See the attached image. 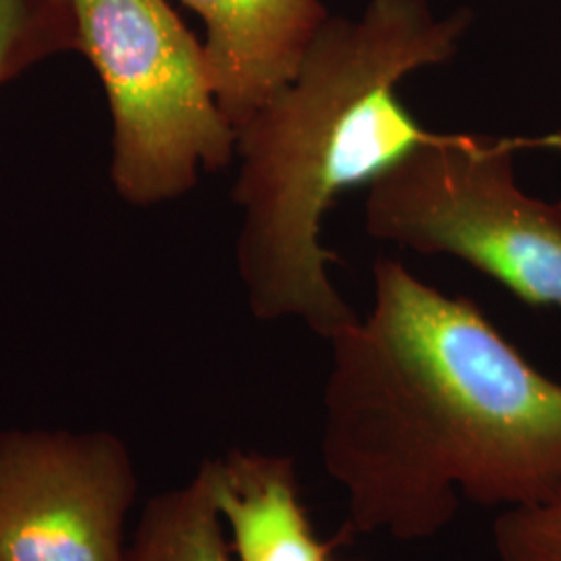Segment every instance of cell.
I'll return each instance as SVG.
<instances>
[{"instance_id": "obj_6", "label": "cell", "mask_w": 561, "mask_h": 561, "mask_svg": "<svg viewBox=\"0 0 561 561\" xmlns=\"http://www.w3.org/2000/svg\"><path fill=\"white\" fill-rule=\"evenodd\" d=\"M206 27L215 96L231 127L252 119L300 67L331 18L322 0H180Z\"/></svg>"}, {"instance_id": "obj_8", "label": "cell", "mask_w": 561, "mask_h": 561, "mask_svg": "<svg viewBox=\"0 0 561 561\" xmlns=\"http://www.w3.org/2000/svg\"><path fill=\"white\" fill-rule=\"evenodd\" d=\"M125 561H233L202 463L187 484L146 503Z\"/></svg>"}, {"instance_id": "obj_11", "label": "cell", "mask_w": 561, "mask_h": 561, "mask_svg": "<svg viewBox=\"0 0 561 561\" xmlns=\"http://www.w3.org/2000/svg\"><path fill=\"white\" fill-rule=\"evenodd\" d=\"M556 144H560L561 146V131L558 134V138H556Z\"/></svg>"}, {"instance_id": "obj_3", "label": "cell", "mask_w": 561, "mask_h": 561, "mask_svg": "<svg viewBox=\"0 0 561 561\" xmlns=\"http://www.w3.org/2000/svg\"><path fill=\"white\" fill-rule=\"evenodd\" d=\"M76 53L94 67L111 113V183L157 206L236 159L238 134L215 96L204 42L167 0H62Z\"/></svg>"}, {"instance_id": "obj_5", "label": "cell", "mask_w": 561, "mask_h": 561, "mask_svg": "<svg viewBox=\"0 0 561 561\" xmlns=\"http://www.w3.org/2000/svg\"><path fill=\"white\" fill-rule=\"evenodd\" d=\"M138 495L129 449L108 431H0V561H125Z\"/></svg>"}, {"instance_id": "obj_10", "label": "cell", "mask_w": 561, "mask_h": 561, "mask_svg": "<svg viewBox=\"0 0 561 561\" xmlns=\"http://www.w3.org/2000/svg\"><path fill=\"white\" fill-rule=\"evenodd\" d=\"M491 535L497 561H561V481L539 502L497 512Z\"/></svg>"}, {"instance_id": "obj_13", "label": "cell", "mask_w": 561, "mask_h": 561, "mask_svg": "<svg viewBox=\"0 0 561 561\" xmlns=\"http://www.w3.org/2000/svg\"><path fill=\"white\" fill-rule=\"evenodd\" d=\"M331 561H333V560H331Z\"/></svg>"}, {"instance_id": "obj_9", "label": "cell", "mask_w": 561, "mask_h": 561, "mask_svg": "<svg viewBox=\"0 0 561 561\" xmlns=\"http://www.w3.org/2000/svg\"><path fill=\"white\" fill-rule=\"evenodd\" d=\"M67 53H76V25L62 0H0V90Z\"/></svg>"}, {"instance_id": "obj_1", "label": "cell", "mask_w": 561, "mask_h": 561, "mask_svg": "<svg viewBox=\"0 0 561 561\" xmlns=\"http://www.w3.org/2000/svg\"><path fill=\"white\" fill-rule=\"evenodd\" d=\"M375 301L331 343L321 456L347 537L426 541L461 503L510 510L561 481V382L481 308L375 262Z\"/></svg>"}, {"instance_id": "obj_2", "label": "cell", "mask_w": 561, "mask_h": 561, "mask_svg": "<svg viewBox=\"0 0 561 561\" xmlns=\"http://www.w3.org/2000/svg\"><path fill=\"white\" fill-rule=\"evenodd\" d=\"M470 25V9L435 15L428 0H368L354 20L331 15L296 76L238 129L236 261L259 321L296 319L331 341L360 319L329 277L340 256L322 245V222L343 192L437 136L398 88L454 59Z\"/></svg>"}, {"instance_id": "obj_12", "label": "cell", "mask_w": 561, "mask_h": 561, "mask_svg": "<svg viewBox=\"0 0 561 561\" xmlns=\"http://www.w3.org/2000/svg\"><path fill=\"white\" fill-rule=\"evenodd\" d=\"M558 204H560V208H561V202H558Z\"/></svg>"}, {"instance_id": "obj_4", "label": "cell", "mask_w": 561, "mask_h": 561, "mask_svg": "<svg viewBox=\"0 0 561 561\" xmlns=\"http://www.w3.org/2000/svg\"><path fill=\"white\" fill-rule=\"evenodd\" d=\"M512 144L486 136L424 141L368 183L366 233L449 254L530 306L561 308V208L528 196Z\"/></svg>"}, {"instance_id": "obj_7", "label": "cell", "mask_w": 561, "mask_h": 561, "mask_svg": "<svg viewBox=\"0 0 561 561\" xmlns=\"http://www.w3.org/2000/svg\"><path fill=\"white\" fill-rule=\"evenodd\" d=\"M238 561H331L300 497L291 458L231 449L202 461Z\"/></svg>"}]
</instances>
